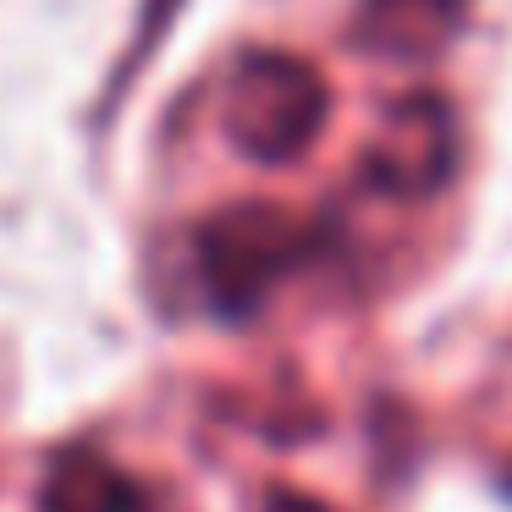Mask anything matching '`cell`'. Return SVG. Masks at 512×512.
Listing matches in <instances>:
<instances>
[{
  "label": "cell",
  "instance_id": "6da1fadb",
  "mask_svg": "<svg viewBox=\"0 0 512 512\" xmlns=\"http://www.w3.org/2000/svg\"><path fill=\"white\" fill-rule=\"evenodd\" d=\"M320 243V226L309 215L287 210L270 199H243L215 210L210 221L193 232V265H199V287L221 320H248L259 303L276 292Z\"/></svg>",
  "mask_w": 512,
  "mask_h": 512
},
{
  "label": "cell",
  "instance_id": "7a4b0ae2",
  "mask_svg": "<svg viewBox=\"0 0 512 512\" xmlns=\"http://www.w3.org/2000/svg\"><path fill=\"white\" fill-rule=\"evenodd\" d=\"M331 89L309 61L287 50H248L226 78L221 127L232 149L259 166H287L320 138Z\"/></svg>",
  "mask_w": 512,
  "mask_h": 512
},
{
  "label": "cell",
  "instance_id": "3957f363",
  "mask_svg": "<svg viewBox=\"0 0 512 512\" xmlns=\"http://www.w3.org/2000/svg\"><path fill=\"white\" fill-rule=\"evenodd\" d=\"M364 182L386 199H435L457 166V127L452 105L435 94L391 100L375 138L364 144Z\"/></svg>",
  "mask_w": 512,
  "mask_h": 512
},
{
  "label": "cell",
  "instance_id": "277c9868",
  "mask_svg": "<svg viewBox=\"0 0 512 512\" xmlns=\"http://www.w3.org/2000/svg\"><path fill=\"white\" fill-rule=\"evenodd\" d=\"M468 0H358L353 45L391 67H424L463 28Z\"/></svg>",
  "mask_w": 512,
  "mask_h": 512
},
{
  "label": "cell",
  "instance_id": "5b68a950",
  "mask_svg": "<svg viewBox=\"0 0 512 512\" xmlns=\"http://www.w3.org/2000/svg\"><path fill=\"white\" fill-rule=\"evenodd\" d=\"M39 512H149L144 485L111 463L105 452H61L50 457L45 485H39Z\"/></svg>",
  "mask_w": 512,
  "mask_h": 512
},
{
  "label": "cell",
  "instance_id": "8992f818",
  "mask_svg": "<svg viewBox=\"0 0 512 512\" xmlns=\"http://www.w3.org/2000/svg\"><path fill=\"white\" fill-rule=\"evenodd\" d=\"M259 512H336V507H325V501H314V496H303V490H270L265 496V507Z\"/></svg>",
  "mask_w": 512,
  "mask_h": 512
},
{
  "label": "cell",
  "instance_id": "52a82bcc",
  "mask_svg": "<svg viewBox=\"0 0 512 512\" xmlns=\"http://www.w3.org/2000/svg\"><path fill=\"white\" fill-rule=\"evenodd\" d=\"M507 490H512V479H507Z\"/></svg>",
  "mask_w": 512,
  "mask_h": 512
}]
</instances>
